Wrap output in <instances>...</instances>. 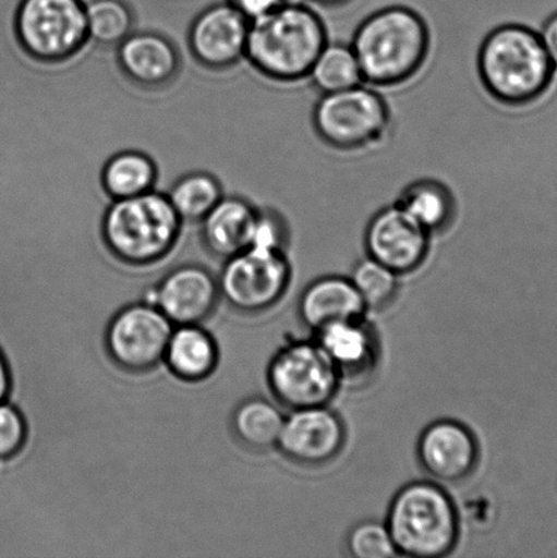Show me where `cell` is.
Wrapping results in <instances>:
<instances>
[{
    "mask_svg": "<svg viewBox=\"0 0 557 558\" xmlns=\"http://www.w3.org/2000/svg\"><path fill=\"white\" fill-rule=\"evenodd\" d=\"M351 44L364 84L389 89L408 84L427 64L433 36L419 11L396 4L360 22Z\"/></svg>",
    "mask_w": 557,
    "mask_h": 558,
    "instance_id": "1",
    "label": "cell"
},
{
    "mask_svg": "<svg viewBox=\"0 0 557 558\" xmlns=\"http://www.w3.org/2000/svg\"><path fill=\"white\" fill-rule=\"evenodd\" d=\"M479 78L495 102L525 108L547 95L556 73L538 32L504 24L484 37L477 53Z\"/></svg>",
    "mask_w": 557,
    "mask_h": 558,
    "instance_id": "2",
    "label": "cell"
},
{
    "mask_svg": "<svg viewBox=\"0 0 557 558\" xmlns=\"http://www.w3.org/2000/svg\"><path fill=\"white\" fill-rule=\"evenodd\" d=\"M329 41L326 22L308 4L280 5L251 21L245 60L271 84L294 85L308 78Z\"/></svg>",
    "mask_w": 557,
    "mask_h": 558,
    "instance_id": "3",
    "label": "cell"
},
{
    "mask_svg": "<svg viewBox=\"0 0 557 558\" xmlns=\"http://www.w3.org/2000/svg\"><path fill=\"white\" fill-rule=\"evenodd\" d=\"M184 227L167 193L153 190L133 198L111 201L104 215L102 238L120 264L147 267L172 254Z\"/></svg>",
    "mask_w": 557,
    "mask_h": 558,
    "instance_id": "4",
    "label": "cell"
},
{
    "mask_svg": "<svg viewBox=\"0 0 557 558\" xmlns=\"http://www.w3.org/2000/svg\"><path fill=\"white\" fill-rule=\"evenodd\" d=\"M385 523L398 556L446 557L460 539V513L456 502L435 481H414L398 490Z\"/></svg>",
    "mask_w": 557,
    "mask_h": 558,
    "instance_id": "5",
    "label": "cell"
},
{
    "mask_svg": "<svg viewBox=\"0 0 557 558\" xmlns=\"http://www.w3.org/2000/svg\"><path fill=\"white\" fill-rule=\"evenodd\" d=\"M313 128L322 144L341 153L374 150L392 130L389 101L380 89L360 84L320 95L313 109Z\"/></svg>",
    "mask_w": 557,
    "mask_h": 558,
    "instance_id": "6",
    "label": "cell"
},
{
    "mask_svg": "<svg viewBox=\"0 0 557 558\" xmlns=\"http://www.w3.org/2000/svg\"><path fill=\"white\" fill-rule=\"evenodd\" d=\"M267 387L288 410L326 407L343 385L315 339H296L277 350L266 371Z\"/></svg>",
    "mask_w": 557,
    "mask_h": 558,
    "instance_id": "7",
    "label": "cell"
},
{
    "mask_svg": "<svg viewBox=\"0 0 557 558\" xmlns=\"http://www.w3.org/2000/svg\"><path fill=\"white\" fill-rule=\"evenodd\" d=\"M21 47L38 62L74 58L89 43L84 0H21L15 13Z\"/></svg>",
    "mask_w": 557,
    "mask_h": 558,
    "instance_id": "8",
    "label": "cell"
},
{
    "mask_svg": "<svg viewBox=\"0 0 557 558\" xmlns=\"http://www.w3.org/2000/svg\"><path fill=\"white\" fill-rule=\"evenodd\" d=\"M218 287L234 311L256 315L269 311L287 293L292 265L287 251L249 247L223 260Z\"/></svg>",
    "mask_w": 557,
    "mask_h": 558,
    "instance_id": "9",
    "label": "cell"
},
{
    "mask_svg": "<svg viewBox=\"0 0 557 558\" xmlns=\"http://www.w3.org/2000/svg\"><path fill=\"white\" fill-rule=\"evenodd\" d=\"M173 327L147 301L124 306L109 320L104 336L108 357L129 374H146L162 363Z\"/></svg>",
    "mask_w": 557,
    "mask_h": 558,
    "instance_id": "10",
    "label": "cell"
},
{
    "mask_svg": "<svg viewBox=\"0 0 557 558\" xmlns=\"http://www.w3.org/2000/svg\"><path fill=\"white\" fill-rule=\"evenodd\" d=\"M433 236L396 202L382 207L365 227L368 258L403 277L422 269L431 253Z\"/></svg>",
    "mask_w": 557,
    "mask_h": 558,
    "instance_id": "11",
    "label": "cell"
},
{
    "mask_svg": "<svg viewBox=\"0 0 557 558\" xmlns=\"http://www.w3.org/2000/svg\"><path fill=\"white\" fill-rule=\"evenodd\" d=\"M347 442L341 415L330 408L289 410L277 448L289 461L305 468H318L335 461Z\"/></svg>",
    "mask_w": 557,
    "mask_h": 558,
    "instance_id": "12",
    "label": "cell"
},
{
    "mask_svg": "<svg viewBox=\"0 0 557 558\" xmlns=\"http://www.w3.org/2000/svg\"><path fill=\"white\" fill-rule=\"evenodd\" d=\"M250 20L228 0L207 5L191 22V57L204 68L227 70L242 63L247 51Z\"/></svg>",
    "mask_w": 557,
    "mask_h": 558,
    "instance_id": "13",
    "label": "cell"
},
{
    "mask_svg": "<svg viewBox=\"0 0 557 558\" xmlns=\"http://www.w3.org/2000/svg\"><path fill=\"white\" fill-rule=\"evenodd\" d=\"M147 295L145 301L155 304L173 326L202 325L221 300L217 276L198 264L173 267Z\"/></svg>",
    "mask_w": 557,
    "mask_h": 558,
    "instance_id": "14",
    "label": "cell"
},
{
    "mask_svg": "<svg viewBox=\"0 0 557 558\" xmlns=\"http://www.w3.org/2000/svg\"><path fill=\"white\" fill-rule=\"evenodd\" d=\"M417 459L435 483H462L477 468L479 442L473 432L460 421H435L419 437Z\"/></svg>",
    "mask_w": 557,
    "mask_h": 558,
    "instance_id": "15",
    "label": "cell"
},
{
    "mask_svg": "<svg viewBox=\"0 0 557 558\" xmlns=\"http://www.w3.org/2000/svg\"><path fill=\"white\" fill-rule=\"evenodd\" d=\"M117 58L129 80L147 89L171 85L193 57H184L171 38L156 31H134L117 47Z\"/></svg>",
    "mask_w": 557,
    "mask_h": 558,
    "instance_id": "16",
    "label": "cell"
},
{
    "mask_svg": "<svg viewBox=\"0 0 557 558\" xmlns=\"http://www.w3.org/2000/svg\"><path fill=\"white\" fill-rule=\"evenodd\" d=\"M314 339L336 366L342 383H363L378 368L379 339L365 317L332 323L316 331Z\"/></svg>",
    "mask_w": 557,
    "mask_h": 558,
    "instance_id": "17",
    "label": "cell"
},
{
    "mask_svg": "<svg viewBox=\"0 0 557 558\" xmlns=\"http://www.w3.org/2000/svg\"><path fill=\"white\" fill-rule=\"evenodd\" d=\"M259 205L237 194H227L198 223L202 247L213 258L226 260L249 248Z\"/></svg>",
    "mask_w": 557,
    "mask_h": 558,
    "instance_id": "18",
    "label": "cell"
},
{
    "mask_svg": "<svg viewBox=\"0 0 557 558\" xmlns=\"http://www.w3.org/2000/svg\"><path fill=\"white\" fill-rule=\"evenodd\" d=\"M298 314L303 325L316 332L332 323L365 317L367 308L349 277L326 276L304 288Z\"/></svg>",
    "mask_w": 557,
    "mask_h": 558,
    "instance_id": "19",
    "label": "cell"
},
{
    "mask_svg": "<svg viewBox=\"0 0 557 558\" xmlns=\"http://www.w3.org/2000/svg\"><path fill=\"white\" fill-rule=\"evenodd\" d=\"M220 350L216 339L201 325L174 326L162 363L183 381H202L217 369Z\"/></svg>",
    "mask_w": 557,
    "mask_h": 558,
    "instance_id": "20",
    "label": "cell"
},
{
    "mask_svg": "<svg viewBox=\"0 0 557 558\" xmlns=\"http://www.w3.org/2000/svg\"><path fill=\"white\" fill-rule=\"evenodd\" d=\"M396 204L433 238L449 232L458 217L455 193L438 179L413 180L402 189Z\"/></svg>",
    "mask_w": 557,
    "mask_h": 558,
    "instance_id": "21",
    "label": "cell"
},
{
    "mask_svg": "<svg viewBox=\"0 0 557 558\" xmlns=\"http://www.w3.org/2000/svg\"><path fill=\"white\" fill-rule=\"evenodd\" d=\"M286 414L280 404L262 397H251L234 408L231 429L240 445L255 452L277 448Z\"/></svg>",
    "mask_w": 557,
    "mask_h": 558,
    "instance_id": "22",
    "label": "cell"
},
{
    "mask_svg": "<svg viewBox=\"0 0 557 558\" xmlns=\"http://www.w3.org/2000/svg\"><path fill=\"white\" fill-rule=\"evenodd\" d=\"M101 182L112 201L133 198L157 190L158 169L147 153L122 150L109 157L102 168Z\"/></svg>",
    "mask_w": 557,
    "mask_h": 558,
    "instance_id": "23",
    "label": "cell"
},
{
    "mask_svg": "<svg viewBox=\"0 0 557 558\" xmlns=\"http://www.w3.org/2000/svg\"><path fill=\"white\" fill-rule=\"evenodd\" d=\"M167 195L185 226H196L222 199L226 190L215 174L194 171L180 177Z\"/></svg>",
    "mask_w": 557,
    "mask_h": 558,
    "instance_id": "24",
    "label": "cell"
},
{
    "mask_svg": "<svg viewBox=\"0 0 557 558\" xmlns=\"http://www.w3.org/2000/svg\"><path fill=\"white\" fill-rule=\"evenodd\" d=\"M308 80L320 95L363 84L362 69L351 44L327 43L316 58Z\"/></svg>",
    "mask_w": 557,
    "mask_h": 558,
    "instance_id": "25",
    "label": "cell"
},
{
    "mask_svg": "<svg viewBox=\"0 0 557 558\" xmlns=\"http://www.w3.org/2000/svg\"><path fill=\"white\" fill-rule=\"evenodd\" d=\"M89 41L117 48L135 31V14L125 0H89L85 3Z\"/></svg>",
    "mask_w": 557,
    "mask_h": 558,
    "instance_id": "26",
    "label": "cell"
},
{
    "mask_svg": "<svg viewBox=\"0 0 557 558\" xmlns=\"http://www.w3.org/2000/svg\"><path fill=\"white\" fill-rule=\"evenodd\" d=\"M400 278L395 271L368 258L367 255L353 266L349 276L367 311L386 310L397 298Z\"/></svg>",
    "mask_w": 557,
    "mask_h": 558,
    "instance_id": "27",
    "label": "cell"
},
{
    "mask_svg": "<svg viewBox=\"0 0 557 558\" xmlns=\"http://www.w3.org/2000/svg\"><path fill=\"white\" fill-rule=\"evenodd\" d=\"M348 555L353 558L400 557L385 522L364 521L348 533Z\"/></svg>",
    "mask_w": 557,
    "mask_h": 558,
    "instance_id": "28",
    "label": "cell"
},
{
    "mask_svg": "<svg viewBox=\"0 0 557 558\" xmlns=\"http://www.w3.org/2000/svg\"><path fill=\"white\" fill-rule=\"evenodd\" d=\"M291 228L277 207L259 206L249 247L287 251Z\"/></svg>",
    "mask_w": 557,
    "mask_h": 558,
    "instance_id": "29",
    "label": "cell"
},
{
    "mask_svg": "<svg viewBox=\"0 0 557 558\" xmlns=\"http://www.w3.org/2000/svg\"><path fill=\"white\" fill-rule=\"evenodd\" d=\"M27 424L19 408L0 402V461H8L24 450Z\"/></svg>",
    "mask_w": 557,
    "mask_h": 558,
    "instance_id": "30",
    "label": "cell"
},
{
    "mask_svg": "<svg viewBox=\"0 0 557 558\" xmlns=\"http://www.w3.org/2000/svg\"><path fill=\"white\" fill-rule=\"evenodd\" d=\"M228 2L233 4L250 22L271 13L273 10L281 5L280 0H228Z\"/></svg>",
    "mask_w": 557,
    "mask_h": 558,
    "instance_id": "31",
    "label": "cell"
},
{
    "mask_svg": "<svg viewBox=\"0 0 557 558\" xmlns=\"http://www.w3.org/2000/svg\"><path fill=\"white\" fill-rule=\"evenodd\" d=\"M538 35L542 37L548 57L553 60L555 69L557 70V11L544 22Z\"/></svg>",
    "mask_w": 557,
    "mask_h": 558,
    "instance_id": "32",
    "label": "cell"
},
{
    "mask_svg": "<svg viewBox=\"0 0 557 558\" xmlns=\"http://www.w3.org/2000/svg\"><path fill=\"white\" fill-rule=\"evenodd\" d=\"M11 387H13V376H11L9 361L0 349V402L8 401Z\"/></svg>",
    "mask_w": 557,
    "mask_h": 558,
    "instance_id": "33",
    "label": "cell"
},
{
    "mask_svg": "<svg viewBox=\"0 0 557 558\" xmlns=\"http://www.w3.org/2000/svg\"><path fill=\"white\" fill-rule=\"evenodd\" d=\"M310 2L318 4L320 8L325 9H338L351 3L352 0H310Z\"/></svg>",
    "mask_w": 557,
    "mask_h": 558,
    "instance_id": "34",
    "label": "cell"
},
{
    "mask_svg": "<svg viewBox=\"0 0 557 558\" xmlns=\"http://www.w3.org/2000/svg\"><path fill=\"white\" fill-rule=\"evenodd\" d=\"M308 2L310 0H280L281 5H303Z\"/></svg>",
    "mask_w": 557,
    "mask_h": 558,
    "instance_id": "35",
    "label": "cell"
}]
</instances>
